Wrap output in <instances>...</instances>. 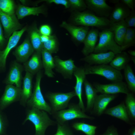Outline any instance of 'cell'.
I'll return each instance as SVG.
<instances>
[{
  "mask_svg": "<svg viewBox=\"0 0 135 135\" xmlns=\"http://www.w3.org/2000/svg\"><path fill=\"white\" fill-rule=\"evenodd\" d=\"M71 20L74 24L84 26L94 27L104 29L108 28L110 22L108 18L98 16L91 11H74Z\"/></svg>",
  "mask_w": 135,
  "mask_h": 135,
  "instance_id": "6da1fadb",
  "label": "cell"
},
{
  "mask_svg": "<svg viewBox=\"0 0 135 135\" xmlns=\"http://www.w3.org/2000/svg\"><path fill=\"white\" fill-rule=\"evenodd\" d=\"M29 120L34 125V135H45L47 128L54 125L55 122L49 117L47 112L36 108H29L26 112V118L23 124Z\"/></svg>",
  "mask_w": 135,
  "mask_h": 135,
  "instance_id": "7a4b0ae2",
  "label": "cell"
},
{
  "mask_svg": "<svg viewBox=\"0 0 135 135\" xmlns=\"http://www.w3.org/2000/svg\"><path fill=\"white\" fill-rule=\"evenodd\" d=\"M111 51L116 55L122 52L121 46L116 42L112 32L108 28L99 32L98 41L94 53Z\"/></svg>",
  "mask_w": 135,
  "mask_h": 135,
  "instance_id": "3957f363",
  "label": "cell"
},
{
  "mask_svg": "<svg viewBox=\"0 0 135 135\" xmlns=\"http://www.w3.org/2000/svg\"><path fill=\"white\" fill-rule=\"evenodd\" d=\"M42 76L41 70L36 74L33 90L26 106L30 108H36L52 114L53 112L51 108L46 101L41 89L40 83Z\"/></svg>",
  "mask_w": 135,
  "mask_h": 135,
  "instance_id": "277c9868",
  "label": "cell"
},
{
  "mask_svg": "<svg viewBox=\"0 0 135 135\" xmlns=\"http://www.w3.org/2000/svg\"><path fill=\"white\" fill-rule=\"evenodd\" d=\"M86 75L96 74L102 76L107 80L116 82L122 81V75L120 71L117 70L106 64L86 66L84 68Z\"/></svg>",
  "mask_w": 135,
  "mask_h": 135,
  "instance_id": "5b68a950",
  "label": "cell"
},
{
  "mask_svg": "<svg viewBox=\"0 0 135 135\" xmlns=\"http://www.w3.org/2000/svg\"><path fill=\"white\" fill-rule=\"evenodd\" d=\"M54 117L57 123L64 124L67 121L76 118H85L92 120L94 118L86 114L78 104H71L66 109H63L54 112Z\"/></svg>",
  "mask_w": 135,
  "mask_h": 135,
  "instance_id": "8992f818",
  "label": "cell"
},
{
  "mask_svg": "<svg viewBox=\"0 0 135 135\" xmlns=\"http://www.w3.org/2000/svg\"><path fill=\"white\" fill-rule=\"evenodd\" d=\"M75 96L74 91L66 93H49L46 94V97L50 104L53 113L66 108L71 99Z\"/></svg>",
  "mask_w": 135,
  "mask_h": 135,
  "instance_id": "52a82bcc",
  "label": "cell"
},
{
  "mask_svg": "<svg viewBox=\"0 0 135 135\" xmlns=\"http://www.w3.org/2000/svg\"><path fill=\"white\" fill-rule=\"evenodd\" d=\"M27 29L25 26L20 30L14 32L10 36L4 48L0 50V72H4L6 69L8 56L12 50L16 46L21 37Z\"/></svg>",
  "mask_w": 135,
  "mask_h": 135,
  "instance_id": "ba28073f",
  "label": "cell"
},
{
  "mask_svg": "<svg viewBox=\"0 0 135 135\" xmlns=\"http://www.w3.org/2000/svg\"><path fill=\"white\" fill-rule=\"evenodd\" d=\"M0 20L4 30V35L6 40L14 32L22 29V25L19 22L15 14H9L0 10Z\"/></svg>",
  "mask_w": 135,
  "mask_h": 135,
  "instance_id": "9c48e42d",
  "label": "cell"
},
{
  "mask_svg": "<svg viewBox=\"0 0 135 135\" xmlns=\"http://www.w3.org/2000/svg\"><path fill=\"white\" fill-rule=\"evenodd\" d=\"M21 88L12 85H6L0 98V110L2 111L12 104L20 101Z\"/></svg>",
  "mask_w": 135,
  "mask_h": 135,
  "instance_id": "30bf717a",
  "label": "cell"
},
{
  "mask_svg": "<svg viewBox=\"0 0 135 135\" xmlns=\"http://www.w3.org/2000/svg\"><path fill=\"white\" fill-rule=\"evenodd\" d=\"M23 70V66L21 64L16 60L14 61L10 66L3 83L6 85L15 84L16 87L21 88Z\"/></svg>",
  "mask_w": 135,
  "mask_h": 135,
  "instance_id": "8fae6325",
  "label": "cell"
},
{
  "mask_svg": "<svg viewBox=\"0 0 135 135\" xmlns=\"http://www.w3.org/2000/svg\"><path fill=\"white\" fill-rule=\"evenodd\" d=\"M94 86L97 92L102 94L113 95L122 93L127 94L129 92L127 84L122 81L106 84H95Z\"/></svg>",
  "mask_w": 135,
  "mask_h": 135,
  "instance_id": "7c38bea8",
  "label": "cell"
},
{
  "mask_svg": "<svg viewBox=\"0 0 135 135\" xmlns=\"http://www.w3.org/2000/svg\"><path fill=\"white\" fill-rule=\"evenodd\" d=\"M87 8L97 16L108 18L113 8L108 4L106 0H86Z\"/></svg>",
  "mask_w": 135,
  "mask_h": 135,
  "instance_id": "4fadbf2b",
  "label": "cell"
},
{
  "mask_svg": "<svg viewBox=\"0 0 135 135\" xmlns=\"http://www.w3.org/2000/svg\"><path fill=\"white\" fill-rule=\"evenodd\" d=\"M34 52L29 38H27L21 44L16 48L13 54L16 61L24 63L28 60Z\"/></svg>",
  "mask_w": 135,
  "mask_h": 135,
  "instance_id": "5bb4252c",
  "label": "cell"
},
{
  "mask_svg": "<svg viewBox=\"0 0 135 135\" xmlns=\"http://www.w3.org/2000/svg\"><path fill=\"white\" fill-rule=\"evenodd\" d=\"M54 58L56 70L65 78H71L77 68L74 61L71 59L63 60L57 56H55Z\"/></svg>",
  "mask_w": 135,
  "mask_h": 135,
  "instance_id": "9a60e30c",
  "label": "cell"
},
{
  "mask_svg": "<svg viewBox=\"0 0 135 135\" xmlns=\"http://www.w3.org/2000/svg\"><path fill=\"white\" fill-rule=\"evenodd\" d=\"M66 30L70 34L74 40L78 43H83L89 30V28L83 26H76L63 21L60 25Z\"/></svg>",
  "mask_w": 135,
  "mask_h": 135,
  "instance_id": "2e32d148",
  "label": "cell"
},
{
  "mask_svg": "<svg viewBox=\"0 0 135 135\" xmlns=\"http://www.w3.org/2000/svg\"><path fill=\"white\" fill-rule=\"evenodd\" d=\"M73 74L76 78V84L74 88L76 96H77L79 99L78 104L82 110L84 112L85 108L82 98V86L86 79V75L84 68L77 67Z\"/></svg>",
  "mask_w": 135,
  "mask_h": 135,
  "instance_id": "e0dca14e",
  "label": "cell"
},
{
  "mask_svg": "<svg viewBox=\"0 0 135 135\" xmlns=\"http://www.w3.org/2000/svg\"><path fill=\"white\" fill-rule=\"evenodd\" d=\"M115 54L111 51L98 53H92L85 56L81 60L89 65L106 64L110 63Z\"/></svg>",
  "mask_w": 135,
  "mask_h": 135,
  "instance_id": "ac0fdd59",
  "label": "cell"
},
{
  "mask_svg": "<svg viewBox=\"0 0 135 135\" xmlns=\"http://www.w3.org/2000/svg\"><path fill=\"white\" fill-rule=\"evenodd\" d=\"M33 76L29 73L26 72L23 79L19 102L20 104L24 106H26L27 102L32 94Z\"/></svg>",
  "mask_w": 135,
  "mask_h": 135,
  "instance_id": "d6986e66",
  "label": "cell"
},
{
  "mask_svg": "<svg viewBox=\"0 0 135 135\" xmlns=\"http://www.w3.org/2000/svg\"><path fill=\"white\" fill-rule=\"evenodd\" d=\"M99 32L96 28L89 30L83 42L84 46L82 51L86 56L94 52L98 39Z\"/></svg>",
  "mask_w": 135,
  "mask_h": 135,
  "instance_id": "ffe728a7",
  "label": "cell"
},
{
  "mask_svg": "<svg viewBox=\"0 0 135 135\" xmlns=\"http://www.w3.org/2000/svg\"><path fill=\"white\" fill-rule=\"evenodd\" d=\"M41 52L34 51L31 58L23 63L26 72L33 76L40 70L43 67Z\"/></svg>",
  "mask_w": 135,
  "mask_h": 135,
  "instance_id": "44dd1931",
  "label": "cell"
},
{
  "mask_svg": "<svg viewBox=\"0 0 135 135\" xmlns=\"http://www.w3.org/2000/svg\"><path fill=\"white\" fill-rule=\"evenodd\" d=\"M46 12V8L43 5L36 7H29L19 4L16 6L15 10V14L18 19H22L30 15L45 14Z\"/></svg>",
  "mask_w": 135,
  "mask_h": 135,
  "instance_id": "7402d4cb",
  "label": "cell"
},
{
  "mask_svg": "<svg viewBox=\"0 0 135 135\" xmlns=\"http://www.w3.org/2000/svg\"><path fill=\"white\" fill-rule=\"evenodd\" d=\"M116 97V94H102L98 95L93 107V113L98 116L104 113L109 103Z\"/></svg>",
  "mask_w": 135,
  "mask_h": 135,
  "instance_id": "603a6c76",
  "label": "cell"
},
{
  "mask_svg": "<svg viewBox=\"0 0 135 135\" xmlns=\"http://www.w3.org/2000/svg\"><path fill=\"white\" fill-rule=\"evenodd\" d=\"M131 10L122 2L116 4L110 16V23L118 22L124 20L130 14Z\"/></svg>",
  "mask_w": 135,
  "mask_h": 135,
  "instance_id": "cb8c5ba5",
  "label": "cell"
},
{
  "mask_svg": "<svg viewBox=\"0 0 135 135\" xmlns=\"http://www.w3.org/2000/svg\"><path fill=\"white\" fill-rule=\"evenodd\" d=\"M128 28L124 20L110 23L108 28L113 32L116 42L121 46Z\"/></svg>",
  "mask_w": 135,
  "mask_h": 135,
  "instance_id": "d4e9b609",
  "label": "cell"
},
{
  "mask_svg": "<svg viewBox=\"0 0 135 135\" xmlns=\"http://www.w3.org/2000/svg\"><path fill=\"white\" fill-rule=\"evenodd\" d=\"M29 38L34 51L41 52L42 43L41 40L42 34L36 23L33 24L27 30Z\"/></svg>",
  "mask_w": 135,
  "mask_h": 135,
  "instance_id": "484cf974",
  "label": "cell"
},
{
  "mask_svg": "<svg viewBox=\"0 0 135 135\" xmlns=\"http://www.w3.org/2000/svg\"><path fill=\"white\" fill-rule=\"evenodd\" d=\"M104 113L117 118L125 122H130L129 116L124 102L106 109Z\"/></svg>",
  "mask_w": 135,
  "mask_h": 135,
  "instance_id": "4316f807",
  "label": "cell"
},
{
  "mask_svg": "<svg viewBox=\"0 0 135 135\" xmlns=\"http://www.w3.org/2000/svg\"><path fill=\"white\" fill-rule=\"evenodd\" d=\"M41 53L45 74L49 77L52 78L54 74L52 70L55 67L54 58L51 53L44 49H42Z\"/></svg>",
  "mask_w": 135,
  "mask_h": 135,
  "instance_id": "83f0119b",
  "label": "cell"
},
{
  "mask_svg": "<svg viewBox=\"0 0 135 135\" xmlns=\"http://www.w3.org/2000/svg\"><path fill=\"white\" fill-rule=\"evenodd\" d=\"M84 84L86 98V109L89 110L93 108L95 101L98 96V92L95 88L86 79Z\"/></svg>",
  "mask_w": 135,
  "mask_h": 135,
  "instance_id": "f1b7e54d",
  "label": "cell"
},
{
  "mask_svg": "<svg viewBox=\"0 0 135 135\" xmlns=\"http://www.w3.org/2000/svg\"><path fill=\"white\" fill-rule=\"evenodd\" d=\"M130 59L128 54L122 52L115 55L114 57L110 62V66L119 71L124 69Z\"/></svg>",
  "mask_w": 135,
  "mask_h": 135,
  "instance_id": "f546056e",
  "label": "cell"
},
{
  "mask_svg": "<svg viewBox=\"0 0 135 135\" xmlns=\"http://www.w3.org/2000/svg\"><path fill=\"white\" fill-rule=\"evenodd\" d=\"M72 127L76 130L82 131L86 135H95L97 128L96 126L82 122L74 123Z\"/></svg>",
  "mask_w": 135,
  "mask_h": 135,
  "instance_id": "4dcf8cb0",
  "label": "cell"
},
{
  "mask_svg": "<svg viewBox=\"0 0 135 135\" xmlns=\"http://www.w3.org/2000/svg\"><path fill=\"white\" fill-rule=\"evenodd\" d=\"M124 69L126 80L128 89L133 92H135V76L131 66L127 64Z\"/></svg>",
  "mask_w": 135,
  "mask_h": 135,
  "instance_id": "1f68e13d",
  "label": "cell"
},
{
  "mask_svg": "<svg viewBox=\"0 0 135 135\" xmlns=\"http://www.w3.org/2000/svg\"><path fill=\"white\" fill-rule=\"evenodd\" d=\"M135 43V29L132 28H128L123 39L121 46L122 51Z\"/></svg>",
  "mask_w": 135,
  "mask_h": 135,
  "instance_id": "d6a6232c",
  "label": "cell"
},
{
  "mask_svg": "<svg viewBox=\"0 0 135 135\" xmlns=\"http://www.w3.org/2000/svg\"><path fill=\"white\" fill-rule=\"evenodd\" d=\"M125 106L129 116L132 119L135 118V98L133 93L126 94Z\"/></svg>",
  "mask_w": 135,
  "mask_h": 135,
  "instance_id": "836d02e7",
  "label": "cell"
},
{
  "mask_svg": "<svg viewBox=\"0 0 135 135\" xmlns=\"http://www.w3.org/2000/svg\"><path fill=\"white\" fill-rule=\"evenodd\" d=\"M58 43L55 35H50L47 41L42 43V49L52 54L56 53L58 50Z\"/></svg>",
  "mask_w": 135,
  "mask_h": 135,
  "instance_id": "e575fe53",
  "label": "cell"
},
{
  "mask_svg": "<svg viewBox=\"0 0 135 135\" xmlns=\"http://www.w3.org/2000/svg\"><path fill=\"white\" fill-rule=\"evenodd\" d=\"M14 1L12 0H0V10L9 14H15L16 8Z\"/></svg>",
  "mask_w": 135,
  "mask_h": 135,
  "instance_id": "d590c367",
  "label": "cell"
},
{
  "mask_svg": "<svg viewBox=\"0 0 135 135\" xmlns=\"http://www.w3.org/2000/svg\"><path fill=\"white\" fill-rule=\"evenodd\" d=\"M70 8L75 12H81L85 10L87 6L83 0H68Z\"/></svg>",
  "mask_w": 135,
  "mask_h": 135,
  "instance_id": "8d00e7d4",
  "label": "cell"
},
{
  "mask_svg": "<svg viewBox=\"0 0 135 135\" xmlns=\"http://www.w3.org/2000/svg\"><path fill=\"white\" fill-rule=\"evenodd\" d=\"M72 132L69 126L64 123H57L56 133L53 135H73Z\"/></svg>",
  "mask_w": 135,
  "mask_h": 135,
  "instance_id": "74e56055",
  "label": "cell"
},
{
  "mask_svg": "<svg viewBox=\"0 0 135 135\" xmlns=\"http://www.w3.org/2000/svg\"><path fill=\"white\" fill-rule=\"evenodd\" d=\"M8 125V122L5 114L0 110V135H4Z\"/></svg>",
  "mask_w": 135,
  "mask_h": 135,
  "instance_id": "f35d334b",
  "label": "cell"
},
{
  "mask_svg": "<svg viewBox=\"0 0 135 135\" xmlns=\"http://www.w3.org/2000/svg\"><path fill=\"white\" fill-rule=\"evenodd\" d=\"M128 28L135 27V11L131 10L130 14L124 20Z\"/></svg>",
  "mask_w": 135,
  "mask_h": 135,
  "instance_id": "ab89813d",
  "label": "cell"
},
{
  "mask_svg": "<svg viewBox=\"0 0 135 135\" xmlns=\"http://www.w3.org/2000/svg\"><path fill=\"white\" fill-rule=\"evenodd\" d=\"M42 2H45L48 4L54 3L57 4H61L64 6L66 8H70V5L68 0H40L36 3V4Z\"/></svg>",
  "mask_w": 135,
  "mask_h": 135,
  "instance_id": "60d3db41",
  "label": "cell"
},
{
  "mask_svg": "<svg viewBox=\"0 0 135 135\" xmlns=\"http://www.w3.org/2000/svg\"><path fill=\"white\" fill-rule=\"evenodd\" d=\"M6 40L4 36L0 20V50H3L6 46Z\"/></svg>",
  "mask_w": 135,
  "mask_h": 135,
  "instance_id": "b9f144b4",
  "label": "cell"
},
{
  "mask_svg": "<svg viewBox=\"0 0 135 135\" xmlns=\"http://www.w3.org/2000/svg\"><path fill=\"white\" fill-rule=\"evenodd\" d=\"M39 30L42 35L48 36L51 35V28L48 25L44 24L41 26Z\"/></svg>",
  "mask_w": 135,
  "mask_h": 135,
  "instance_id": "7bdbcfd3",
  "label": "cell"
},
{
  "mask_svg": "<svg viewBox=\"0 0 135 135\" xmlns=\"http://www.w3.org/2000/svg\"><path fill=\"white\" fill-rule=\"evenodd\" d=\"M100 135H118L117 129L113 126L109 127L106 131Z\"/></svg>",
  "mask_w": 135,
  "mask_h": 135,
  "instance_id": "ee69618b",
  "label": "cell"
},
{
  "mask_svg": "<svg viewBox=\"0 0 135 135\" xmlns=\"http://www.w3.org/2000/svg\"><path fill=\"white\" fill-rule=\"evenodd\" d=\"M120 2L131 10H134L135 6V0H121Z\"/></svg>",
  "mask_w": 135,
  "mask_h": 135,
  "instance_id": "f6af8a7d",
  "label": "cell"
},
{
  "mask_svg": "<svg viewBox=\"0 0 135 135\" xmlns=\"http://www.w3.org/2000/svg\"><path fill=\"white\" fill-rule=\"evenodd\" d=\"M50 36H48L42 35L41 36V40L42 43H43L48 40L49 39Z\"/></svg>",
  "mask_w": 135,
  "mask_h": 135,
  "instance_id": "bcb514c9",
  "label": "cell"
},
{
  "mask_svg": "<svg viewBox=\"0 0 135 135\" xmlns=\"http://www.w3.org/2000/svg\"><path fill=\"white\" fill-rule=\"evenodd\" d=\"M128 52L132 56H135V50H130L128 51Z\"/></svg>",
  "mask_w": 135,
  "mask_h": 135,
  "instance_id": "7dc6e473",
  "label": "cell"
},
{
  "mask_svg": "<svg viewBox=\"0 0 135 135\" xmlns=\"http://www.w3.org/2000/svg\"><path fill=\"white\" fill-rule=\"evenodd\" d=\"M129 135H135V128H134L130 130Z\"/></svg>",
  "mask_w": 135,
  "mask_h": 135,
  "instance_id": "c3c4849f",
  "label": "cell"
},
{
  "mask_svg": "<svg viewBox=\"0 0 135 135\" xmlns=\"http://www.w3.org/2000/svg\"><path fill=\"white\" fill-rule=\"evenodd\" d=\"M110 2H111L113 3H114L116 4L120 2V0H110Z\"/></svg>",
  "mask_w": 135,
  "mask_h": 135,
  "instance_id": "681fc988",
  "label": "cell"
},
{
  "mask_svg": "<svg viewBox=\"0 0 135 135\" xmlns=\"http://www.w3.org/2000/svg\"><path fill=\"white\" fill-rule=\"evenodd\" d=\"M130 59L133 61L134 62V63H135V56H131L130 58Z\"/></svg>",
  "mask_w": 135,
  "mask_h": 135,
  "instance_id": "f907efd6",
  "label": "cell"
},
{
  "mask_svg": "<svg viewBox=\"0 0 135 135\" xmlns=\"http://www.w3.org/2000/svg\"></svg>",
  "mask_w": 135,
  "mask_h": 135,
  "instance_id": "816d5d0a",
  "label": "cell"
},
{
  "mask_svg": "<svg viewBox=\"0 0 135 135\" xmlns=\"http://www.w3.org/2000/svg\"><path fill=\"white\" fill-rule=\"evenodd\" d=\"M73 135H74V134Z\"/></svg>",
  "mask_w": 135,
  "mask_h": 135,
  "instance_id": "f5cc1de1",
  "label": "cell"
},
{
  "mask_svg": "<svg viewBox=\"0 0 135 135\" xmlns=\"http://www.w3.org/2000/svg\"><path fill=\"white\" fill-rule=\"evenodd\" d=\"M73 135H74V134H73Z\"/></svg>",
  "mask_w": 135,
  "mask_h": 135,
  "instance_id": "db71d44e",
  "label": "cell"
}]
</instances>
